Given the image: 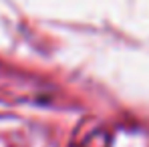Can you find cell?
Returning a JSON list of instances; mask_svg holds the SVG:
<instances>
[{
    "label": "cell",
    "mask_w": 149,
    "mask_h": 147,
    "mask_svg": "<svg viewBox=\"0 0 149 147\" xmlns=\"http://www.w3.org/2000/svg\"><path fill=\"white\" fill-rule=\"evenodd\" d=\"M85 147H91V145H85ZM101 147H115L113 143H105V145H101ZM141 147H149V145H141Z\"/></svg>",
    "instance_id": "1"
}]
</instances>
